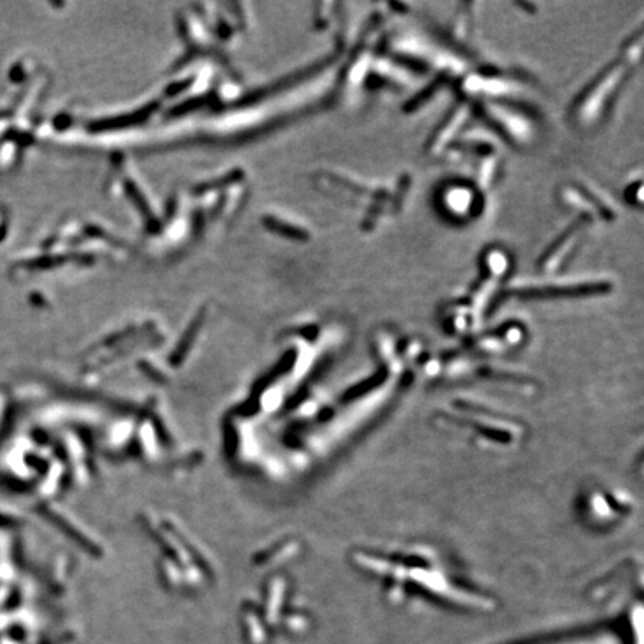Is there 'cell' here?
<instances>
[{"instance_id": "2", "label": "cell", "mask_w": 644, "mask_h": 644, "mask_svg": "<svg viewBox=\"0 0 644 644\" xmlns=\"http://www.w3.org/2000/svg\"><path fill=\"white\" fill-rule=\"evenodd\" d=\"M610 288V282L600 277H551L516 279L510 290L521 294H581Z\"/></svg>"}, {"instance_id": "1", "label": "cell", "mask_w": 644, "mask_h": 644, "mask_svg": "<svg viewBox=\"0 0 644 644\" xmlns=\"http://www.w3.org/2000/svg\"><path fill=\"white\" fill-rule=\"evenodd\" d=\"M626 72H628V64L618 61L598 76V79L576 102L574 120L577 124L591 127L600 121L612 97L620 87Z\"/></svg>"}, {"instance_id": "9", "label": "cell", "mask_w": 644, "mask_h": 644, "mask_svg": "<svg viewBox=\"0 0 644 644\" xmlns=\"http://www.w3.org/2000/svg\"><path fill=\"white\" fill-rule=\"evenodd\" d=\"M497 172H499V161L488 157L486 160H484L481 163V168H479L477 173H476V183L477 187L481 191H485L488 188L492 187L495 178H497Z\"/></svg>"}, {"instance_id": "8", "label": "cell", "mask_w": 644, "mask_h": 644, "mask_svg": "<svg viewBox=\"0 0 644 644\" xmlns=\"http://www.w3.org/2000/svg\"><path fill=\"white\" fill-rule=\"evenodd\" d=\"M484 264L486 267L488 276L492 279L500 280L508 272L510 258L503 250L495 247V250L486 251V254L484 257Z\"/></svg>"}, {"instance_id": "4", "label": "cell", "mask_w": 644, "mask_h": 644, "mask_svg": "<svg viewBox=\"0 0 644 644\" xmlns=\"http://www.w3.org/2000/svg\"><path fill=\"white\" fill-rule=\"evenodd\" d=\"M462 90L469 96L476 97H511L521 94V87L516 81L497 76V75H479L470 73L462 81Z\"/></svg>"}, {"instance_id": "7", "label": "cell", "mask_w": 644, "mask_h": 644, "mask_svg": "<svg viewBox=\"0 0 644 644\" xmlns=\"http://www.w3.org/2000/svg\"><path fill=\"white\" fill-rule=\"evenodd\" d=\"M579 237H581V227H574V228L568 230L567 233L563 236V239L553 245L551 252L544 255V258L541 260V270L551 272V273L556 272L561 266H563L564 261L573 254L577 243H579Z\"/></svg>"}, {"instance_id": "6", "label": "cell", "mask_w": 644, "mask_h": 644, "mask_svg": "<svg viewBox=\"0 0 644 644\" xmlns=\"http://www.w3.org/2000/svg\"><path fill=\"white\" fill-rule=\"evenodd\" d=\"M470 113H471L470 105L458 106L455 112L448 118V121L437 130V133L431 139V143L428 145V150L433 154H439L440 151H443L459 133V130L466 126L467 120L470 118Z\"/></svg>"}, {"instance_id": "3", "label": "cell", "mask_w": 644, "mask_h": 644, "mask_svg": "<svg viewBox=\"0 0 644 644\" xmlns=\"http://www.w3.org/2000/svg\"><path fill=\"white\" fill-rule=\"evenodd\" d=\"M482 112L500 128L501 133L516 145H528L534 136L536 128L533 121L525 113L504 103L486 101L482 103Z\"/></svg>"}, {"instance_id": "5", "label": "cell", "mask_w": 644, "mask_h": 644, "mask_svg": "<svg viewBox=\"0 0 644 644\" xmlns=\"http://www.w3.org/2000/svg\"><path fill=\"white\" fill-rule=\"evenodd\" d=\"M477 193L466 185H449L440 194L443 209L454 218H467L476 206Z\"/></svg>"}]
</instances>
